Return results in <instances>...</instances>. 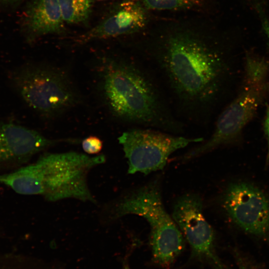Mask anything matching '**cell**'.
<instances>
[{
	"instance_id": "8",
	"label": "cell",
	"mask_w": 269,
	"mask_h": 269,
	"mask_svg": "<svg viewBox=\"0 0 269 269\" xmlns=\"http://www.w3.org/2000/svg\"><path fill=\"white\" fill-rule=\"evenodd\" d=\"M172 217L191 247L192 258L207 262L215 269H226L216 253L214 233L203 215L198 195L180 197L174 205Z\"/></svg>"
},
{
	"instance_id": "18",
	"label": "cell",
	"mask_w": 269,
	"mask_h": 269,
	"mask_svg": "<svg viewBox=\"0 0 269 269\" xmlns=\"http://www.w3.org/2000/svg\"><path fill=\"white\" fill-rule=\"evenodd\" d=\"M239 269H256V267L248 261H240L238 263Z\"/></svg>"
},
{
	"instance_id": "2",
	"label": "cell",
	"mask_w": 269,
	"mask_h": 269,
	"mask_svg": "<svg viewBox=\"0 0 269 269\" xmlns=\"http://www.w3.org/2000/svg\"><path fill=\"white\" fill-rule=\"evenodd\" d=\"M102 92L118 118L142 126L171 129V120L152 81L134 64L117 60L104 63Z\"/></svg>"
},
{
	"instance_id": "9",
	"label": "cell",
	"mask_w": 269,
	"mask_h": 269,
	"mask_svg": "<svg viewBox=\"0 0 269 269\" xmlns=\"http://www.w3.org/2000/svg\"><path fill=\"white\" fill-rule=\"evenodd\" d=\"M223 205L243 230L269 240V200L260 189L245 182L232 184L225 192Z\"/></svg>"
},
{
	"instance_id": "11",
	"label": "cell",
	"mask_w": 269,
	"mask_h": 269,
	"mask_svg": "<svg viewBox=\"0 0 269 269\" xmlns=\"http://www.w3.org/2000/svg\"><path fill=\"white\" fill-rule=\"evenodd\" d=\"M146 22L145 8L139 1L124 0L99 24L79 36L77 41L85 43L133 33L144 28Z\"/></svg>"
},
{
	"instance_id": "17",
	"label": "cell",
	"mask_w": 269,
	"mask_h": 269,
	"mask_svg": "<svg viewBox=\"0 0 269 269\" xmlns=\"http://www.w3.org/2000/svg\"><path fill=\"white\" fill-rule=\"evenodd\" d=\"M264 131L265 134L266 135L268 144V150L267 155L266 159V164H269V106L267 107L266 111V118L264 122Z\"/></svg>"
},
{
	"instance_id": "15",
	"label": "cell",
	"mask_w": 269,
	"mask_h": 269,
	"mask_svg": "<svg viewBox=\"0 0 269 269\" xmlns=\"http://www.w3.org/2000/svg\"><path fill=\"white\" fill-rule=\"evenodd\" d=\"M0 269H34L25 258L13 253H0Z\"/></svg>"
},
{
	"instance_id": "3",
	"label": "cell",
	"mask_w": 269,
	"mask_h": 269,
	"mask_svg": "<svg viewBox=\"0 0 269 269\" xmlns=\"http://www.w3.org/2000/svg\"><path fill=\"white\" fill-rule=\"evenodd\" d=\"M129 214L142 216L150 228V245L153 262L168 268L184 248L182 233L163 204L159 188L151 183L107 203L101 212L109 223Z\"/></svg>"
},
{
	"instance_id": "1",
	"label": "cell",
	"mask_w": 269,
	"mask_h": 269,
	"mask_svg": "<svg viewBox=\"0 0 269 269\" xmlns=\"http://www.w3.org/2000/svg\"><path fill=\"white\" fill-rule=\"evenodd\" d=\"M159 65L177 97L188 108L205 107L218 90L221 58L192 35L178 33L171 36Z\"/></svg>"
},
{
	"instance_id": "6",
	"label": "cell",
	"mask_w": 269,
	"mask_h": 269,
	"mask_svg": "<svg viewBox=\"0 0 269 269\" xmlns=\"http://www.w3.org/2000/svg\"><path fill=\"white\" fill-rule=\"evenodd\" d=\"M10 80L25 102L45 117L60 114L79 100L69 76L53 66L27 64L12 72Z\"/></svg>"
},
{
	"instance_id": "20",
	"label": "cell",
	"mask_w": 269,
	"mask_h": 269,
	"mask_svg": "<svg viewBox=\"0 0 269 269\" xmlns=\"http://www.w3.org/2000/svg\"></svg>"
},
{
	"instance_id": "4",
	"label": "cell",
	"mask_w": 269,
	"mask_h": 269,
	"mask_svg": "<svg viewBox=\"0 0 269 269\" xmlns=\"http://www.w3.org/2000/svg\"><path fill=\"white\" fill-rule=\"evenodd\" d=\"M269 73L267 60L247 56L244 79L237 96L219 116L209 139L184 154V160L198 157L237 139L269 92Z\"/></svg>"
},
{
	"instance_id": "16",
	"label": "cell",
	"mask_w": 269,
	"mask_h": 269,
	"mask_svg": "<svg viewBox=\"0 0 269 269\" xmlns=\"http://www.w3.org/2000/svg\"><path fill=\"white\" fill-rule=\"evenodd\" d=\"M82 146L86 153L97 154L102 149L103 141L97 136H90L82 140Z\"/></svg>"
},
{
	"instance_id": "5",
	"label": "cell",
	"mask_w": 269,
	"mask_h": 269,
	"mask_svg": "<svg viewBox=\"0 0 269 269\" xmlns=\"http://www.w3.org/2000/svg\"><path fill=\"white\" fill-rule=\"evenodd\" d=\"M106 161L104 154L90 156L71 151L47 153L32 163L35 176L36 195L55 202L74 198L96 203L87 184L89 171Z\"/></svg>"
},
{
	"instance_id": "13",
	"label": "cell",
	"mask_w": 269,
	"mask_h": 269,
	"mask_svg": "<svg viewBox=\"0 0 269 269\" xmlns=\"http://www.w3.org/2000/svg\"><path fill=\"white\" fill-rule=\"evenodd\" d=\"M93 0H58L65 23L77 24L86 21L91 13Z\"/></svg>"
},
{
	"instance_id": "12",
	"label": "cell",
	"mask_w": 269,
	"mask_h": 269,
	"mask_svg": "<svg viewBox=\"0 0 269 269\" xmlns=\"http://www.w3.org/2000/svg\"><path fill=\"white\" fill-rule=\"evenodd\" d=\"M64 23L58 0H33L24 13L23 26L29 40L61 33Z\"/></svg>"
},
{
	"instance_id": "19",
	"label": "cell",
	"mask_w": 269,
	"mask_h": 269,
	"mask_svg": "<svg viewBox=\"0 0 269 269\" xmlns=\"http://www.w3.org/2000/svg\"><path fill=\"white\" fill-rule=\"evenodd\" d=\"M22 0H0V2L5 5H13L17 4Z\"/></svg>"
},
{
	"instance_id": "14",
	"label": "cell",
	"mask_w": 269,
	"mask_h": 269,
	"mask_svg": "<svg viewBox=\"0 0 269 269\" xmlns=\"http://www.w3.org/2000/svg\"><path fill=\"white\" fill-rule=\"evenodd\" d=\"M202 0H142L144 7L151 10H179L199 6Z\"/></svg>"
},
{
	"instance_id": "7",
	"label": "cell",
	"mask_w": 269,
	"mask_h": 269,
	"mask_svg": "<svg viewBox=\"0 0 269 269\" xmlns=\"http://www.w3.org/2000/svg\"><path fill=\"white\" fill-rule=\"evenodd\" d=\"M128 160L129 174L140 172L147 175L162 170L170 154L202 138H187L151 129H133L118 138Z\"/></svg>"
},
{
	"instance_id": "10",
	"label": "cell",
	"mask_w": 269,
	"mask_h": 269,
	"mask_svg": "<svg viewBox=\"0 0 269 269\" xmlns=\"http://www.w3.org/2000/svg\"><path fill=\"white\" fill-rule=\"evenodd\" d=\"M77 142L74 138H48L23 126L0 122V169L18 167L39 152L58 143Z\"/></svg>"
}]
</instances>
